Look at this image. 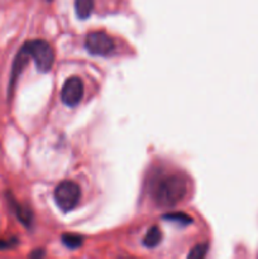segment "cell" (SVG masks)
I'll return each instance as SVG.
<instances>
[{
	"label": "cell",
	"instance_id": "1",
	"mask_svg": "<svg viewBox=\"0 0 258 259\" xmlns=\"http://www.w3.org/2000/svg\"><path fill=\"white\" fill-rule=\"evenodd\" d=\"M187 194V182L181 175H168L158 180L153 189V197L157 205L171 207L182 201Z\"/></svg>",
	"mask_w": 258,
	"mask_h": 259
},
{
	"label": "cell",
	"instance_id": "2",
	"mask_svg": "<svg viewBox=\"0 0 258 259\" xmlns=\"http://www.w3.org/2000/svg\"><path fill=\"white\" fill-rule=\"evenodd\" d=\"M23 46L34 61L37 70L43 73L50 72L55 62V52L50 43L43 39H34L25 42Z\"/></svg>",
	"mask_w": 258,
	"mask_h": 259
},
{
	"label": "cell",
	"instance_id": "3",
	"mask_svg": "<svg viewBox=\"0 0 258 259\" xmlns=\"http://www.w3.org/2000/svg\"><path fill=\"white\" fill-rule=\"evenodd\" d=\"M80 186L73 181H62L55 189V201L63 212L72 211L80 202Z\"/></svg>",
	"mask_w": 258,
	"mask_h": 259
},
{
	"label": "cell",
	"instance_id": "4",
	"mask_svg": "<svg viewBox=\"0 0 258 259\" xmlns=\"http://www.w3.org/2000/svg\"><path fill=\"white\" fill-rule=\"evenodd\" d=\"M85 47L91 55L109 56L115 48V45H114L113 38L106 33L91 32L86 37Z\"/></svg>",
	"mask_w": 258,
	"mask_h": 259
},
{
	"label": "cell",
	"instance_id": "5",
	"mask_svg": "<svg viewBox=\"0 0 258 259\" xmlns=\"http://www.w3.org/2000/svg\"><path fill=\"white\" fill-rule=\"evenodd\" d=\"M83 98V83L80 77H70L63 83L61 90V100L65 105L73 108L78 105Z\"/></svg>",
	"mask_w": 258,
	"mask_h": 259
},
{
	"label": "cell",
	"instance_id": "6",
	"mask_svg": "<svg viewBox=\"0 0 258 259\" xmlns=\"http://www.w3.org/2000/svg\"><path fill=\"white\" fill-rule=\"evenodd\" d=\"M29 53L27 52V50L23 46L20 48V51L18 52L17 57H15L14 63H13V68H12V75H10V83H9V95H12V91L15 86V81L17 78L19 77V75L22 73V71L24 70V67L27 66V63L29 62Z\"/></svg>",
	"mask_w": 258,
	"mask_h": 259
},
{
	"label": "cell",
	"instance_id": "7",
	"mask_svg": "<svg viewBox=\"0 0 258 259\" xmlns=\"http://www.w3.org/2000/svg\"><path fill=\"white\" fill-rule=\"evenodd\" d=\"M75 10L80 19H88L94 10V0H75Z\"/></svg>",
	"mask_w": 258,
	"mask_h": 259
},
{
	"label": "cell",
	"instance_id": "8",
	"mask_svg": "<svg viewBox=\"0 0 258 259\" xmlns=\"http://www.w3.org/2000/svg\"><path fill=\"white\" fill-rule=\"evenodd\" d=\"M162 233L157 227L151 228L143 239V244L148 248H154L161 243Z\"/></svg>",
	"mask_w": 258,
	"mask_h": 259
},
{
	"label": "cell",
	"instance_id": "9",
	"mask_svg": "<svg viewBox=\"0 0 258 259\" xmlns=\"http://www.w3.org/2000/svg\"><path fill=\"white\" fill-rule=\"evenodd\" d=\"M15 212H17V217L19 218L20 222L25 225V227H30L33 222V214L28 207L20 206L19 204H14Z\"/></svg>",
	"mask_w": 258,
	"mask_h": 259
},
{
	"label": "cell",
	"instance_id": "10",
	"mask_svg": "<svg viewBox=\"0 0 258 259\" xmlns=\"http://www.w3.org/2000/svg\"><path fill=\"white\" fill-rule=\"evenodd\" d=\"M82 237L77 234H63L62 235V243L70 249H77L78 247L82 245Z\"/></svg>",
	"mask_w": 258,
	"mask_h": 259
},
{
	"label": "cell",
	"instance_id": "11",
	"mask_svg": "<svg viewBox=\"0 0 258 259\" xmlns=\"http://www.w3.org/2000/svg\"><path fill=\"white\" fill-rule=\"evenodd\" d=\"M164 220H169V222L179 223L181 225H187L191 224L192 219L189 217V215L184 214V212H172V214H166L163 217Z\"/></svg>",
	"mask_w": 258,
	"mask_h": 259
},
{
	"label": "cell",
	"instance_id": "12",
	"mask_svg": "<svg viewBox=\"0 0 258 259\" xmlns=\"http://www.w3.org/2000/svg\"><path fill=\"white\" fill-rule=\"evenodd\" d=\"M207 249H209V244L207 243H202V244H197L196 247H194V249H191V252L189 253L190 259H201L206 255Z\"/></svg>",
	"mask_w": 258,
	"mask_h": 259
},
{
	"label": "cell",
	"instance_id": "13",
	"mask_svg": "<svg viewBox=\"0 0 258 259\" xmlns=\"http://www.w3.org/2000/svg\"><path fill=\"white\" fill-rule=\"evenodd\" d=\"M15 240H10V242H5V240H0V250H7L10 249L12 247L15 245Z\"/></svg>",
	"mask_w": 258,
	"mask_h": 259
},
{
	"label": "cell",
	"instance_id": "14",
	"mask_svg": "<svg viewBox=\"0 0 258 259\" xmlns=\"http://www.w3.org/2000/svg\"><path fill=\"white\" fill-rule=\"evenodd\" d=\"M43 257V255H45V253L43 252H39V250H35V252H33L32 254H30V257Z\"/></svg>",
	"mask_w": 258,
	"mask_h": 259
}]
</instances>
